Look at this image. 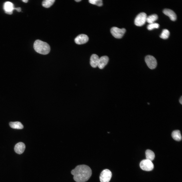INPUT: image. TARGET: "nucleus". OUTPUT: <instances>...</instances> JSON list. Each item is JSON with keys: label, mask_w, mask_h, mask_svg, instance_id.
<instances>
[{"label": "nucleus", "mask_w": 182, "mask_h": 182, "mask_svg": "<svg viewBox=\"0 0 182 182\" xmlns=\"http://www.w3.org/2000/svg\"><path fill=\"white\" fill-rule=\"evenodd\" d=\"M147 17L145 13L144 12L140 13L136 16L134 19V24L138 26L143 25L146 21Z\"/></svg>", "instance_id": "3"}, {"label": "nucleus", "mask_w": 182, "mask_h": 182, "mask_svg": "<svg viewBox=\"0 0 182 182\" xmlns=\"http://www.w3.org/2000/svg\"><path fill=\"white\" fill-rule=\"evenodd\" d=\"M146 159L152 161L155 157V155L154 152L152 150L147 149L145 152Z\"/></svg>", "instance_id": "16"}, {"label": "nucleus", "mask_w": 182, "mask_h": 182, "mask_svg": "<svg viewBox=\"0 0 182 182\" xmlns=\"http://www.w3.org/2000/svg\"><path fill=\"white\" fill-rule=\"evenodd\" d=\"M148 103V104H150V103Z\"/></svg>", "instance_id": "26"}, {"label": "nucleus", "mask_w": 182, "mask_h": 182, "mask_svg": "<svg viewBox=\"0 0 182 182\" xmlns=\"http://www.w3.org/2000/svg\"><path fill=\"white\" fill-rule=\"evenodd\" d=\"M14 9L16 10L18 12H20L21 11V8L20 7L14 8Z\"/></svg>", "instance_id": "22"}, {"label": "nucleus", "mask_w": 182, "mask_h": 182, "mask_svg": "<svg viewBox=\"0 0 182 182\" xmlns=\"http://www.w3.org/2000/svg\"><path fill=\"white\" fill-rule=\"evenodd\" d=\"M109 58L106 56H103L99 58L98 66L100 69H103L107 64Z\"/></svg>", "instance_id": "9"}, {"label": "nucleus", "mask_w": 182, "mask_h": 182, "mask_svg": "<svg viewBox=\"0 0 182 182\" xmlns=\"http://www.w3.org/2000/svg\"><path fill=\"white\" fill-rule=\"evenodd\" d=\"M89 38L86 35L81 34L77 36L75 39V41L76 43L81 44L85 43L88 41Z\"/></svg>", "instance_id": "8"}, {"label": "nucleus", "mask_w": 182, "mask_h": 182, "mask_svg": "<svg viewBox=\"0 0 182 182\" xmlns=\"http://www.w3.org/2000/svg\"><path fill=\"white\" fill-rule=\"evenodd\" d=\"M112 175L111 172L109 169H106L103 170L100 176L101 182H109L110 180Z\"/></svg>", "instance_id": "7"}, {"label": "nucleus", "mask_w": 182, "mask_h": 182, "mask_svg": "<svg viewBox=\"0 0 182 182\" xmlns=\"http://www.w3.org/2000/svg\"><path fill=\"white\" fill-rule=\"evenodd\" d=\"M89 2L93 4L99 6L102 5V0H89Z\"/></svg>", "instance_id": "21"}, {"label": "nucleus", "mask_w": 182, "mask_h": 182, "mask_svg": "<svg viewBox=\"0 0 182 182\" xmlns=\"http://www.w3.org/2000/svg\"><path fill=\"white\" fill-rule=\"evenodd\" d=\"M159 26L158 24L154 22L149 24L147 26V29L148 30H150L158 28Z\"/></svg>", "instance_id": "20"}, {"label": "nucleus", "mask_w": 182, "mask_h": 182, "mask_svg": "<svg viewBox=\"0 0 182 182\" xmlns=\"http://www.w3.org/2000/svg\"><path fill=\"white\" fill-rule=\"evenodd\" d=\"M22 1L24 3H27L28 2V0H22Z\"/></svg>", "instance_id": "24"}, {"label": "nucleus", "mask_w": 182, "mask_h": 182, "mask_svg": "<svg viewBox=\"0 0 182 182\" xmlns=\"http://www.w3.org/2000/svg\"><path fill=\"white\" fill-rule=\"evenodd\" d=\"M9 124L11 128L14 129H22L24 128L23 125L19 122H10Z\"/></svg>", "instance_id": "14"}, {"label": "nucleus", "mask_w": 182, "mask_h": 182, "mask_svg": "<svg viewBox=\"0 0 182 182\" xmlns=\"http://www.w3.org/2000/svg\"><path fill=\"white\" fill-rule=\"evenodd\" d=\"M99 58V56L96 54H94L91 55L90 63L92 67L95 68L98 66Z\"/></svg>", "instance_id": "13"}, {"label": "nucleus", "mask_w": 182, "mask_h": 182, "mask_svg": "<svg viewBox=\"0 0 182 182\" xmlns=\"http://www.w3.org/2000/svg\"><path fill=\"white\" fill-rule=\"evenodd\" d=\"M4 9L5 13L8 14H11L12 13V11L14 9V8L12 3L7 2L4 4Z\"/></svg>", "instance_id": "12"}, {"label": "nucleus", "mask_w": 182, "mask_h": 182, "mask_svg": "<svg viewBox=\"0 0 182 182\" xmlns=\"http://www.w3.org/2000/svg\"><path fill=\"white\" fill-rule=\"evenodd\" d=\"M55 1V0H44L42 2V5L45 8H49L53 5Z\"/></svg>", "instance_id": "18"}, {"label": "nucleus", "mask_w": 182, "mask_h": 182, "mask_svg": "<svg viewBox=\"0 0 182 182\" xmlns=\"http://www.w3.org/2000/svg\"><path fill=\"white\" fill-rule=\"evenodd\" d=\"M158 16L156 14H153L147 17L146 21L148 23L151 24L154 22L158 19Z\"/></svg>", "instance_id": "17"}, {"label": "nucleus", "mask_w": 182, "mask_h": 182, "mask_svg": "<svg viewBox=\"0 0 182 182\" xmlns=\"http://www.w3.org/2000/svg\"><path fill=\"white\" fill-rule=\"evenodd\" d=\"M25 144L22 142H19L16 144L15 146L14 150L17 153L20 154L22 153L25 149Z\"/></svg>", "instance_id": "10"}, {"label": "nucleus", "mask_w": 182, "mask_h": 182, "mask_svg": "<svg viewBox=\"0 0 182 182\" xmlns=\"http://www.w3.org/2000/svg\"><path fill=\"white\" fill-rule=\"evenodd\" d=\"M75 1L77 2H79L81 1V0H75Z\"/></svg>", "instance_id": "25"}, {"label": "nucleus", "mask_w": 182, "mask_h": 182, "mask_svg": "<svg viewBox=\"0 0 182 182\" xmlns=\"http://www.w3.org/2000/svg\"><path fill=\"white\" fill-rule=\"evenodd\" d=\"M163 12L165 15L168 16L172 21H174L176 20L177 18L176 15L172 10L165 9L163 10Z\"/></svg>", "instance_id": "11"}, {"label": "nucleus", "mask_w": 182, "mask_h": 182, "mask_svg": "<svg viewBox=\"0 0 182 182\" xmlns=\"http://www.w3.org/2000/svg\"><path fill=\"white\" fill-rule=\"evenodd\" d=\"M126 31V29L124 28L120 29L116 27H113L111 28L110 32L115 38L119 39L123 36Z\"/></svg>", "instance_id": "6"}, {"label": "nucleus", "mask_w": 182, "mask_h": 182, "mask_svg": "<svg viewBox=\"0 0 182 182\" xmlns=\"http://www.w3.org/2000/svg\"><path fill=\"white\" fill-rule=\"evenodd\" d=\"M179 101L180 104H182V96H181L179 100Z\"/></svg>", "instance_id": "23"}, {"label": "nucleus", "mask_w": 182, "mask_h": 182, "mask_svg": "<svg viewBox=\"0 0 182 182\" xmlns=\"http://www.w3.org/2000/svg\"><path fill=\"white\" fill-rule=\"evenodd\" d=\"M33 47L36 52L43 55L48 54L50 50V46L47 43L39 39L35 41Z\"/></svg>", "instance_id": "2"}, {"label": "nucleus", "mask_w": 182, "mask_h": 182, "mask_svg": "<svg viewBox=\"0 0 182 182\" xmlns=\"http://www.w3.org/2000/svg\"><path fill=\"white\" fill-rule=\"evenodd\" d=\"M145 62L148 67L153 70L156 67L157 62L156 60L153 56L151 55L146 56L145 58Z\"/></svg>", "instance_id": "4"}, {"label": "nucleus", "mask_w": 182, "mask_h": 182, "mask_svg": "<svg viewBox=\"0 0 182 182\" xmlns=\"http://www.w3.org/2000/svg\"><path fill=\"white\" fill-rule=\"evenodd\" d=\"M71 173L77 182H84L88 180L92 174V171L88 166L85 165L77 166L72 170Z\"/></svg>", "instance_id": "1"}, {"label": "nucleus", "mask_w": 182, "mask_h": 182, "mask_svg": "<svg viewBox=\"0 0 182 182\" xmlns=\"http://www.w3.org/2000/svg\"><path fill=\"white\" fill-rule=\"evenodd\" d=\"M170 34V32L168 30L166 29H164L163 30L160 37L162 38L166 39L168 38Z\"/></svg>", "instance_id": "19"}, {"label": "nucleus", "mask_w": 182, "mask_h": 182, "mask_svg": "<svg viewBox=\"0 0 182 182\" xmlns=\"http://www.w3.org/2000/svg\"><path fill=\"white\" fill-rule=\"evenodd\" d=\"M172 136L175 141H179L181 140L182 137L180 131L176 130L174 131L172 133Z\"/></svg>", "instance_id": "15"}, {"label": "nucleus", "mask_w": 182, "mask_h": 182, "mask_svg": "<svg viewBox=\"0 0 182 182\" xmlns=\"http://www.w3.org/2000/svg\"><path fill=\"white\" fill-rule=\"evenodd\" d=\"M140 166L142 170L147 171L152 170L154 167V165L152 161L146 159L142 161L140 163Z\"/></svg>", "instance_id": "5"}]
</instances>
